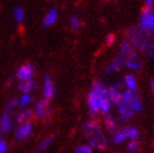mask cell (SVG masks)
<instances>
[{"label": "cell", "mask_w": 154, "mask_h": 153, "mask_svg": "<svg viewBox=\"0 0 154 153\" xmlns=\"http://www.w3.org/2000/svg\"><path fill=\"white\" fill-rule=\"evenodd\" d=\"M7 151H8V144L2 138H0V153H6Z\"/></svg>", "instance_id": "836d02e7"}, {"label": "cell", "mask_w": 154, "mask_h": 153, "mask_svg": "<svg viewBox=\"0 0 154 153\" xmlns=\"http://www.w3.org/2000/svg\"><path fill=\"white\" fill-rule=\"evenodd\" d=\"M152 2H153V0H145V6H146V8H150L152 6Z\"/></svg>", "instance_id": "e575fe53"}, {"label": "cell", "mask_w": 154, "mask_h": 153, "mask_svg": "<svg viewBox=\"0 0 154 153\" xmlns=\"http://www.w3.org/2000/svg\"><path fill=\"white\" fill-rule=\"evenodd\" d=\"M115 153H117V152H115Z\"/></svg>", "instance_id": "74e56055"}, {"label": "cell", "mask_w": 154, "mask_h": 153, "mask_svg": "<svg viewBox=\"0 0 154 153\" xmlns=\"http://www.w3.org/2000/svg\"><path fill=\"white\" fill-rule=\"evenodd\" d=\"M53 142H54V138H53V137H48V138L44 139V140L39 142L38 145L36 147L35 153H44L45 151L48 149V147H49V145L53 143Z\"/></svg>", "instance_id": "44dd1931"}, {"label": "cell", "mask_w": 154, "mask_h": 153, "mask_svg": "<svg viewBox=\"0 0 154 153\" xmlns=\"http://www.w3.org/2000/svg\"><path fill=\"white\" fill-rule=\"evenodd\" d=\"M74 153H93V148L90 144H82L75 149Z\"/></svg>", "instance_id": "4316f807"}, {"label": "cell", "mask_w": 154, "mask_h": 153, "mask_svg": "<svg viewBox=\"0 0 154 153\" xmlns=\"http://www.w3.org/2000/svg\"><path fill=\"white\" fill-rule=\"evenodd\" d=\"M83 133L86 137L90 145L92 148H96L98 150H104L107 148V139L104 135L103 130L97 123L91 120L86 121L82 127Z\"/></svg>", "instance_id": "6da1fadb"}, {"label": "cell", "mask_w": 154, "mask_h": 153, "mask_svg": "<svg viewBox=\"0 0 154 153\" xmlns=\"http://www.w3.org/2000/svg\"><path fill=\"white\" fill-rule=\"evenodd\" d=\"M124 82H125V84H126V86H127V90L132 91V92L137 91V81H136L134 76H132V74H127V76H125Z\"/></svg>", "instance_id": "7402d4cb"}, {"label": "cell", "mask_w": 154, "mask_h": 153, "mask_svg": "<svg viewBox=\"0 0 154 153\" xmlns=\"http://www.w3.org/2000/svg\"><path fill=\"white\" fill-rule=\"evenodd\" d=\"M33 116V111L30 108H25L23 111H21L19 114H17V117H15V121L18 123L19 125L25 124V123H29V119H31V117Z\"/></svg>", "instance_id": "ac0fdd59"}, {"label": "cell", "mask_w": 154, "mask_h": 153, "mask_svg": "<svg viewBox=\"0 0 154 153\" xmlns=\"http://www.w3.org/2000/svg\"><path fill=\"white\" fill-rule=\"evenodd\" d=\"M11 113L5 112L2 116H1V118H0V131H1V133H7L11 130Z\"/></svg>", "instance_id": "4fadbf2b"}, {"label": "cell", "mask_w": 154, "mask_h": 153, "mask_svg": "<svg viewBox=\"0 0 154 153\" xmlns=\"http://www.w3.org/2000/svg\"><path fill=\"white\" fill-rule=\"evenodd\" d=\"M107 96H108L110 102L113 104H115L116 106H118L122 102V92H120V90L116 89L114 86L107 88Z\"/></svg>", "instance_id": "7c38bea8"}, {"label": "cell", "mask_w": 154, "mask_h": 153, "mask_svg": "<svg viewBox=\"0 0 154 153\" xmlns=\"http://www.w3.org/2000/svg\"><path fill=\"white\" fill-rule=\"evenodd\" d=\"M98 107H100V112H101L102 114L107 115L109 113L110 107H112V102L109 101V98H108L107 95L98 97Z\"/></svg>", "instance_id": "e0dca14e"}, {"label": "cell", "mask_w": 154, "mask_h": 153, "mask_svg": "<svg viewBox=\"0 0 154 153\" xmlns=\"http://www.w3.org/2000/svg\"><path fill=\"white\" fill-rule=\"evenodd\" d=\"M35 88V82L33 80H29V81H22L18 84L19 91H21L23 94H29L30 92H32Z\"/></svg>", "instance_id": "d6986e66"}, {"label": "cell", "mask_w": 154, "mask_h": 153, "mask_svg": "<svg viewBox=\"0 0 154 153\" xmlns=\"http://www.w3.org/2000/svg\"><path fill=\"white\" fill-rule=\"evenodd\" d=\"M117 108H118V116H119V119L122 121H128L130 120L132 116H134V111L131 109L130 106H128L127 104L125 103H120L118 106H117Z\"/></svg>", "instance_id": "30bf717a"}, {"label": "cell", "mask_w": 154, "mask_h": 153, "mask_svg": "<svg viewBox=\"0 0 154 153\" xmlns=\"http://www.w3.org/2000/svg\"><path fill=\"white\" fill-rule=\"evenodd\" d=\"M104 125H105V128H106L112 135L117 133L119 130L117 120H116V118L114 117L113 115H107L106 117H105V120H104Z\"/></svg>", "instance_id": "2e32d148"}, {"label": "cell", "mask_w": 154, "mask_h": 153, "mask_svg": "<svg viewBox=\"0 0 154 153\" xmlns=\"http://www.w3.org/2000/svg\"><path fill=\"white\" fill-rule=\"evenodd\" d=\"M30 103H32V97L29 94H23L22 97L20 98V101H19V106L23 108V107L27 106Z\"/></svg>", "instance_id": "83f0119b"}, {"label": "cell", "mask_w": 154, "mask_h": 153, "mask_svg": "<svg viewBox=\"0 0 154 153\" xmlns=\"http://www.w3.org/2000/svg\"><path fill=\"white\" fill-rule=\"evenodd\" d=\"M124 65H125L124 59H122V57H116L113 60V62L105 69V73L110 74V73H113V72H116V71L122 70V68L124 67Z\"/></svg>", "instance_id": "9a60e30c"}, {"label": "cell", "mask_w": 154, "mask_h": 153, "mask_svg": "<svg viewBox=\"0 0 154 153\" xmlns=\"http://www.w3.org/2000/svg\"><path fill=\"white\" fill-rule=\"evenodd\" d=\"M125 66L131 69V70L137 71L141 69L142 62L140 61V59H138V60H125Z\"/></svg>", "instance_id": "d4e9b609"}, {"label": "cell", "mask_w": 154, "mask_h": 153, "mask_svg": "<svg viewBox=\"0 0 154 153\" xmlns=\"http://www.w3.org/2000/svg\"><path fill=\"white\" fill-rule=\"evenodd\" d=\"M139 29L148 34H151L152 31H154V10L151 7L145 8L141 13Z\"/></svg>", "instance_id": "277c9868"}, {"label": "cell", "mask_w": 154, "mask_h": 153, "mask_svg": "<svg viewBox=\"0 0 154 153\" xmlns=\"http://www.w3.org/2000/svg\"><path fill=\"white\" fill-rule=\"evenodd\" d=\"M144 52L149 58L154 59V42H151V43L148 45V47H146V49H145Z\"/></svg>", "instance_id": "1f68e13d"}, {"label": "cell", "mask_w": 154, "mask_h": 153, "mask_svg": "<svg viewBox=\"0 0 154 153\" xmlns=\"http://www.w3.org/2000/svg\"><path fill=\"white\" fill-rule=\"evenodd\" d=\"M18 105H19V101L17 100V98H12V100H10L9 102L7 103V105H6V111H5V112L12 113L13 108H15V107H17Z\"/></svg>", "instance_id": "4dcf8cb0"}, {"label": "cell", "mask_w": 154, "mask_h": 153, "mask_svg": "<svg viewBox=\"0 0 154 153\" xmlns=\"http://www.w3.org/2000/svg\"><path fill=\"white\" fill-rule=\"evenodd\" d=\"M32 135V125L30 123H25L19 126L15 131V138L18 140H25Z\"/></svg>", "instance_id": "8fae6325"}, {"label": "cell", "mask_w": 154, "mask_h": 153, "mask_svg": "<svg viewBox=\"0 0 154 153\" xmlns=\"http://www.w3.org/2000/svg\"><path fill=\"white\" fill-rule=\"evenodd\" d=\"M58 20V11L55 8H51L49 11L46 13V15L43 19V27H49L56 23Z\"/></svg>", "instance_id": "5bb4252c"}, {"label": "cell", "mask_w": 154, "mask_h": 153, "mask_svg": "<svg viewBox=\"0 0 154 153\" xmlns=\"http://www.w3.org/2000/svg\"><path fill=\"white\" fill-rule=\"evenodd\" d=\"M119 52H120V57L126 60H138L139 59V54L136 48L130 44V42L122 41L120 46H119Z\"/></svg>", "instance_id": "5b68a950"}, {"label": "cell", "mask_w": 154, "mask_h": 153, "mask_svg": "<svg viewBox=\"0 0 154 153\" xmlns=\"http://www.w3.org/2000/svg\"><path fill=\"white\" fill-rule=\"evenodd\" d=\"M151 91H152V94L154 95V78L151 80Z\"/></svg>", "instance_id": "8d00e7d4"}, {"label": "cell", "mask_w": 154, "mask_h": 153, "mask_svg": "<svg viewBox=\"0 0 154 153\" xmlns=\"http://www.w3.org/2000/svg\"><path fill=\"white\" fill-rule=\"evenodd\" d=\"M110 140H112V142H113L114 144H120V143H122V142H125L126 140H127V136L125 135L124 130L119 129L117 133H113Z\"/></svg>", "instance_id": "603a6c76"}, {"label": "cell", "mask_w": 154, "mask_h": 153, "mask_svg": "<svg viewBox=\"0 0 154 153\" xmlns=\"http://www.w3.org/2000/svg\"><path fill=\"white\" fill-rule=\"evenodd\" d=\"M92 92H94L98 97L105 96V95H107V88L101 81H95L92 86Z\"/></svg>", "instance_id": "ffe728a7"}, {"label": "cell", "mask_w": 154, "mask_h": 153, "mask_svg": "<svg viewBox=\"0 0 154 153\" xmlns=\"http://www.w3.org/2000/svg\"><path fill=\"white\" fill-rule=\"evenodd\" d=\"M125 135L127 136V139H130V140H136L139 137V130L134 128V127H125L122 128Z\"/></svg>", "instance_id": "cb8c5ba5"}, {"label": "cell", "mask_w": 154, "mask_h": 153, "mask_svg": "<svg viewBox=\"0 0 154 153\" xmlns=\"http://www.w3.org/2000/svg\"><path fill=\"white\" fill-rule=\"evenodd\" d=\"M13 17H14V20L17 23H22L24 20V11L21 7L17 6L14 7L13 9Z\"/></svg>", "instance_id": "484cf974"}, {"label": "cell", "mask_w": 154, "mask_h": 153, "mask_svg": "<svg viewBox=\"0 0 154 153\" xmlns=\"http://www.w3.org/2000/svg\"><path fill=\"white\" fill-rule=\"evenodd\" d=\"M128 38L130 44L137 49H140L144 52L148 47V45L151 43V34L144 33L143 31L139 29V27H130L127 32Z\"/></svg>", "instance_id": "7a4b0ae2"}, {"label": "cell", "mask_w": 154, "mask_h": 153, "mask_svg": "<svg viewBox=\"0 0 154 153\" xmlns=\"http://www.w3.org/2000/svg\"><path fill=\"white\" fill-rule=\"evenodd\" d=\"M49 114H51V107H49V105H48L47 101L41 100L38 103L36 104V107H35L36 117L43 119V118L48 117Z\"/></svg>", "instance_id": "9c48e42d"}, {"label": "cell", "mask_w": 154, "mask_h": 153, "mask_svg": "<svg viewBox=\"0 0 154 153\" xmlns=\"http://www.w3.org/2000/svg\"><path fill=\"white\" fill-rule=\"evenodd\" d=\"M33 76H34V67L29 62L21 66L18 69V71H17V78L20 80V82L32 80Z\"/></svg>", "instance_id": "8992f818"}, {"label": "cell", "mask_w": 154, "mask_h": 153, "mask_svg": "<svg viewBox=\"0 0 154 153\" xmlns=\"http://www.w3.org/2000/svg\"><path fill=\"white\" fill-rule=\"evenodd\" d=\"M88 107L91 116H96L100 113V107H98V97L94 92H89L88 94Z\"/></svg>", "instance_id": "ba28073f"}, {"label": "cell", "mask_w": 154, "mask_h": 153, "mask_svg": "<svg viewBox=\"0 0 154 153\" xmlns=\"http://www.w3.org/2000/svg\"><path fill=\"white\" fill-rule=\"evenodd\" d=\"M122 103L127 104L128 106H130L131 109L134 112L140 113L142 112L143 109V104L142 101L140 98V96L137 94L136 92L129 91V90H125L122 92Z\"/></svg>", "instance_id": "3957f363"}, {"label": "cell", "mask_w": 154, "mask_h": 153, "mask_svg": "<svg viewBox=\"0 0 154 153\" xmlns=\"http://www.w3.org/2000/svg\"><path fill=\"white\" fill-rule=\"evenodd\" d=\"M70 25H71V29L74 30V31L79 30V27L81 25L80 19L78 18L77 15H72L71 18H70Z\"/></svg>", "instance_id": "f546056e"}, {"label": "cell", "mask_w": 154, "mask_h": 153, "mask_svg": "<svg viewBox=\"0 0 154 153\" xmlns=\"http://www.w3.org/2000/svg\"><path fill=\"white\" fill-rule=\"evenodd\" d=\"M12 83H13V78H9V79H8V81H7V86H11Z\"/></svg>", "instance_id": "d590c367"}, {"label": "cell", "mask_w": 154, "mask_h": 153, "mask_svg": "<svg viewBox=\"0 0 154 153\" xmlns=\"http://www.w3.org/2000/svg\"><path fill=\"white\" fill-rule=\"evenodd\" d=\"M55 86H54L53 80L49 76H44V84H43V94H44L45 100H51L55 96Z\"/></svg>", "instance_id": "52a82bcc"}, {"label": "cell", "mask_w": 154, "mask_h": 153, "mask_svg": "<svg viewBox=\"0 0 154 153\" xmlns=\"http://www.w3.org/2000/svg\"><path fill=\"white\" fill-rule=\"evenodd\" d=\"M139 145H140V143H139V141L138 140H130V141L128 142L127 143V151L128 152H134V151H137L138 150V148H139Z\"/></svg>", "instance_id": "f1b7e54d"}, {"label": "cell", "mask_w": 154, "mask_h": 153, "mask_svg": "<svg viewBox=\"0 0 154 153\" xmlns=\"http://www.w3.org/2000/svg\"><path fill=\"white\" fill-rule=\"evenodd\" d=\"M114 42H115V35L114 34H107L106 37H105V43H106V45H108V46H110L112 44H114Z\"/></svg>", "instance_id": "d6a6232c"}]
</instances>
